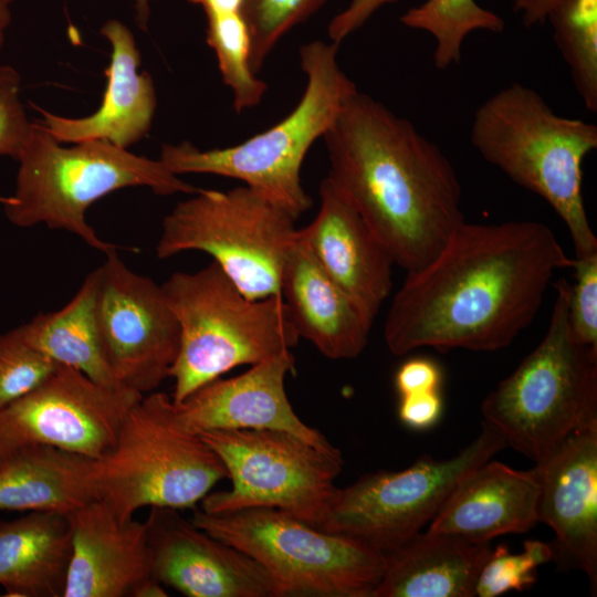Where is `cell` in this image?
I'll return each instance as SVG.
<instances>
[{"mask_svg": "<svg viewBox=\"0 0 597 597\" xmlns=\"http://www.w3.org/2000/svg\"><path fill=\"white\" fill-rule=\"evenodd\" d=\"M164 585L153 576L144 579L133 591L132 597H166Z\"/></svg>", "mask_w": 597, "mask_h": 597, "instance_id": "f35d334b", "label": "cell"}, {"mask_svg": "<svg viewBox=\"0 0 597 597\" xmlns=\"http://www.w3.org/2000/svg\"><path fill=\"white\" fill-rule=\"evenodd\" d=\"M565 0H514V9L526 27L545 23Z\"/></svg>", "mask_w": 597, "mask_h": 597, "instance_id": "74e56055", "label": "cell"}, {"mask_svg": "<svg viewBox=\"0 0 597 597\" xmlns=\"http://www.w3.org/2000/svg\"><path fill=\"white\" fill-rule=\"evenodd\" d=\"M72 548L67 515L0 521V586L11 597H63Z\"/></svg>", "mask_w": 597, "mask_h": 597, "instance_id": "d4e9b609", "label": "cell"}, {"mask_svg": "<svg viewBox=\"0 0 597 597\" xmlns=\"http://www.w3.org/2000/svg\"><path fill=\"white\" fill-rule=\"evenodd\" d=\"M523 552L512 554L504 544L492 548L483 563L474 596L498 597L512 590L522 591L537 579V568L555 557L547 543L525 541Z\"/></svg>", "mask_w": 597, "mask_h": 597, "instance_id": "4dcf8cb0", "label": "cell"}, {"mask_svg": "<svg viewBox=\"0 0 597 597\" xmlns=\"http://www.w3.org/2000/svg\"><path fill=\"white\" fill-rule=\"evenodd\" d=\"M21 76L10 65L0 66V156L18 159L31 132L20 98Z\"/></svg>", "mask_w": 597, "mask_h": 597, "instance_id": "836d02e7", "label": "cell"}, {"mask_svg": "<svg viewBox=\"0 0 597 597\" xmlns=\"http://www.w3.org/2000/svg\"><path fill=\"white\" fill-rule=\"evenodd\" d=\"M506 447L483 421L479 436L451 458L425 457L404 470L378 471L337 488L317 528L388 552L419 533L468 473Z\"/></svg>", "mask_w": 597, "mask_h": 597, "instance_id": "7c38bea8", "label": "cell"}, {"mask_svg": "<svg viewBox=\"0 0 597 597\" xmlns=\"http://www.w3.org/2000/svg\"><path fill=\"white\" fill-rule=\"evenodd\" d=\"M397 0H349L347 6L332 18L327 27L328 41L341 45L360 29L380 8Z\"/></svg>", "mask_w": 597, "mask_h": 597, "instance_id": "8d00e7d4", "label": "cell"}, {"mask_svg": "<svg viewBox=\"0 0 597 597\" xmlns=\"http://www.w3.org/2000/svg\"><path fill=\"white\" fill-rule=\"evenodd\" d=\"M338 45L314 40L300 48L305 88L293 111L243 143L201 150L189 142L164 144L159 160L175 175L210 174L240 180L295 220L312 207L301 170L310 148L358 88L342 70Z\"/></svg>", "mask_w": 597, "mask_h": 597, "instance_id": "277c9868", "label": "cell"}, {"mask_svg": "<svg viewBox=\"0 0 597 597\" xmlns=\"http://www.w3.org/2000/svg\"><path fill=\"white\" fill-rule=\"evenodd\" d=\"M294 222L284 209L248 186L199 189L164 217L156 255L205 252L248 298L275 296L297 238Z\"/></svg>", "mask_w": 597, "mask_h": 597, "instance_id": "30bf717a", "label": "cell"}, {"mask_svg": "<svg viewBox=\"0 0 597 597\" xmlns=\"http://www.w3.org/2000/svg\"><path fill=\"white\" fill-rule=\"evenodd\" d=\"M161 289L180 331L169 371L174 404L238 366L255 365L298 343L280 295L248 298L213 261L196 272H174Z\"/></svg>", "mask_w": 597, "mask_h": 597, "instance_id": "52a82bcc", "label": "cell"}, {"mask_svg": "<svg viewBox=\"0 0 597 597\" xmlns=\"http://www.w3.org/2000/svg\"><path fill=\"white\" fill-rule=\"evenodd\" d=\"M101 34L111 45V56L100 107L82 118L39 108L43 117L39 121L60 143L103 139L128 148L150 129L157 107L156 90L149 73L138 72L140 53L132 31L111 19L102 25Z\"/></svg>", "mask_w": 597, "mask_h": 597, "instance_id": "ffe728a7", "label": "cell"}, {"mask_svg": "<svg viewBox=\"0 0 597 597\" xmlns=\"http://www.w3.org/2000/svg\"><path fill=\"white\" fill-rule=\"evenodd\" d=\"M105 255L94 273L106 359L121 386L146 395L169 378L179 349V325L161 285L129 269L116 249Z\"/></svg>", "mask_w": 597, "mask_h": 597, "instance_id": "5bb4252c", "label": "cell"}, {"mask_svg": "<svg viewBox=\"0 0 597 597\" xmlns=\"http://www.w3.org/2000/svg\"><path fill=\"white\" fill-rule=\"evenodd\" d=\"M14 0H0V50L6 41V32L11 23V6Z\"/></svg>", "mask_w": 597, "mask_h": 597, "instance_id": "60d3db41", "label": "cell"}, {"mask_svg": "<svg viewBox=\"0 0 597 597\" xmlns=\"http://www.w3.org/2000/svg\"><path fill=\"white\" fill-rule=\"evenodd\" d=\"M294 367L295 357L287 350L238 376L214 379L174 404L176 418L197 434L211 430H280L329 447L332 443L318 430L301 420L289 400L285 378Z\"/></svg>", "mask_w": 597, "mask_h": 597, "instance_id": "e0dca14e", "label": "cell"}, {"mask_svg": "<svg viewBox=\"0 0 597 597\" xmlns=\"http://www.w3.org/2000/svg\"><path fill=\"white\" fill-rule=\"evenodd\" d=\"M326 178L407 273L428 264L464 220L443 151L408 119L357 91L324 134Z\"/></svg>", "mask_w": 597, "mask_h": 597, "instance_id": "7a4b0ae2", "label": "cell"}, {"mask_svg": "<svg viewBox=\"0 0 597 597\" xmlns=\"http://www.w3.org/2000/svg\"><path fill=\"white\" fill-rule=\"evenodd\" d=\"M159 0H134L135 22L144 32L148 30L150 4Z\"/></svg>", "mask_w": 597, "mask_h": 597, "instance_id": "ab89813d", "label": "cell"}, {"mask_svg": "<svg viewBox=\"0 0 597 597\" xmlns=\"http://www.w3.org/2000/svg\"><path fill=\"white\" fill-rule=\"evenodd\" d=\"M206 14V42L213 50L223 83L231 90L233 108L241 113L259 105L268 90L251 67V33L243 0H187Z\"/></svg>", "mask_w": 597, "mask_h": 597, "instance_id": "4316f807", "label": "cell"}, {"mask_svg": "<svg viewBox=\"0 0 597 597\" xmlns=\"http://www.w3.org/2000/svg\"><path fill=\"white\" fill-rule=\"evenodd\" d=\"M440 391H427L400 396L398 416L400 421L413 430L433 427L442 415Z\"/></svg>", "mask_w": 597, "mask_h": 597, "instance_id": "d590c367", "label": "cell"}, {"mask_svg": "<svg viewBox=\"0 0 597 597\" xmlns=\"http://www.w3.org/2000/svg\"><path fill=\"white\" fill-rule=\"evenodd\" d=\"M17 328L29 345L54 363L75 368L101 385L123 387L109 368L98 329L94 271L62 308L38 314Z\"/></svg>", "mask_w": 597, "mask_h": 597, "instance_id": "484cf974", "label": "cell"}, {"mask_svg": "<svg viewBox=\"0 0 597 597\" xmlns=\"http://www.w3.org/2000/svg\"><path fill=\"white\" fill-rule=\"evenodd\" d=\"M57 366L29 345L18 328L0 335V409L38 387Z\"/></svg>", "mask_w": 597, "mask_h": 597, "instance_id": "1f68e13d", "label": "cell"}, {"mask_svg": "<svg viewBox=\"0 0 597 597\" xmlns=\"http://www.w3.org/2000/svg\"><path fill=\"white\" fill-rule=\"evenodd\" d=\"M96 460L49 446L17 450L0 462V511L69 516L100 499Z\"/></svg>", "mask_w": 597, "mask_h": 597, "instance_id": "cb8c5ba5", "label": "cell"}, {"mask_svg": "<svg viewBox=\"0 0 597 597\" xmlns=\"http://www.w3.org/2000/svg\"><path fill=\"white\" fill-rule=\"evenodd\" d=\"M537 520L555 533L554 554L584 572L597 590V426L568 437L532 468Z\"/></svg>", "mask_w": 597, "mask_h": 597, "instance_id": "2e32d148", "label": "cell"}, {"mask_svg": "<svg viewBox=\"0 0 597 597\" xmlns=\"http://www.w3.org/2000/svg\"><path fill=\"white\" fill-rule=\"evenodd\" d=\"M17 161L14 191L3 201L9 221L20 228L44 224L67 231L104 253L117 247L102 240L86 221L87 209L97 200L127 187H148L161 196L199 190L159 159L135 155L107 140L64 147L40 121L32 122Z\"/></svg>", "mask_w": 597, "mask_h": 597, "instance_id": "5b68a950", "label": "cell"}, {"mask_svg": "<svg viewBox=\"0 0 597 597\" xmlns=\"http://www.w3.org/2000/svg\"><path fill=\"white\" fill-rule=\"evenodd\" d=\"M190 520L263 566L275 597H373L384 573V553L276 509H199Z\"/></svg>", "mask_w": 597, "mask_h": 597, "instance_id": "9c48e42d", "label": "cell"}, {"mask_svg": "<svg viewBox=\"0 0 597 597\" xmlns=\"http://www.w3.org/2000/svg\"><path fill=\"white\" fill-rule=\"evenodd\" d=\"M178 511L153 506L145 520L156 580L188 597H275L274 580L263 566Z\"/></svg>", "mask_w": 597, "mask_h": 597, "instance_id": "9a60e30c", "label": "cell"}, {"mask_svg": "<svg viewBox=\"0 0 597 597\" xmlns=\"http://www.w3.org/2000/svg\"><path fill=\"white\" fill-rule=\"evenodd\" d=\"M280 296L298 337L323 356L353 359L364 352L374 321L323 271L298 237L283 266Z\"/></svg>", "mask_w": 597, "mask_h": 597, "instance_id": "44dd1931", "label": "cell"}, {"mask_svg": "<svg viewBox=\"0 0 597 597\" xmlns=\"http://www.w3.org/2000/svg\"><path fill=\"white\" fill-rule=\"evenodd\" d=\"M490 543L417 533L385 552V567L373 597H472Z\"/></svg>", "mask_w": 597, "mask_h": 597, "instance_id": "603a6c76", "label": "cell"}, {"mask_svg": "<svg viewBox=\"0 0 597 597\" xmlns=\"http://www.w3.org/2000/svg\"><path fill=\"white\" fill-rule=\"evenodd\" d=\"M574 262L542 222L463 221L428 264L407 273L385 320L386 346L396 356L504 348L531 325L555 272Z\"/></svg>", "mask_w": 597, "mask_h": 597, "instance_id": "6da1fadb", "label": "cell"}, {"mask_svg": "<svg viewBox=\"0 0 597 597\" xmlns=\"http://www.w3.org/2000/svg\"><path fill=\"white\" fill-rule=\"evenodd\" d=\"M470 136L484 160L554 209L575 258L597 254L582 189L584 159L597 148L596 125L561 116L538 92L512 83L478 107Z\"/></svg>", "mask_w": 597, "mask_h": 597, "instance_id": "3957f363", "label": "cell"}, {"mask_svg": "<svg viewBox=\"0 0 597 597\" xmlns=\"http://www.w3.org/2000/svg\"><path fill=\"white\" fill-rule=\"evenodd\" d=\"M200 436L221 459L231 481L229 490L209 492L200 510L270 507L318 526L343 470L339 449L280 430H211Z\"/></svg>", "mask_w": 597, "mask_h": 597, "instance_id": "8fae6325", "label": "cell"}, {"mask_svg": "<svg viewBox=\"0 0 597 597\" xmlns=\"http://www.w3.org/2000/svg\"><path fill=\"white\" fill-rule=\"evenodd\" d=\"M441 381L439 365L427 357H413L404 362L395 375L399 396L440 390Z\"/></svg>", "mask_w": 597, "mask_h": 597, "instance_id": "e575fe53", "label": "cell"}, {"mask_svg": "<svg viewBox=\"0 0 597 597\" xmlns=\"http://www.w3.org/2000/svg\"><path fill=\"white\" fill-rule=\"evenodd\" d=\"M554 41L589 112L597 111V0H565L549 15Z\"/></svg>", "mask_w": 597, "mask_h": 597, "instance_id": "f1b7e54d", "label": "cell"}, {"mask_svg": "<svg viewBox=\"0 0 597 597\" xmlns=\"http://www.w3.org/2000/svg\"><path fill=\"white\" fill-rule=\"evenodd\" d=\"M69 520L72 548L63 597H132L151 576L145 521H122L101 499Z\"/></svg>", "mask_w": 597, "mask_h": 597, "instance_id": "d6986e66", "label": "cell"}, {"mask_svg": "<svg viewBox=\"0 0 597 597\" xmlns=\"http://www.w3.org/2000/svg\"><path fill=\"white\" fill-rule=\"evenodd\" d=\"M575 284H570L568 322L575 339L597 348V254L574 258Z\"/></svg>", "mask_w": 597, "mask_h": 597, "instance_id": "d6a6232c", "label": "cell"}, {"mask_svg": "<svg viewBox=\"0 0 597 597\" xmlns=\"http://www.w3.org/2000/svg\"><path fill=\"white\" fill-rule=\"evenodd\" d=\"M569 294L570 283L559 279L544 337L481 406L483 421L535 463L597 426V348L573 336Z\"/></svg>", "mask_w": 597, "mask_h": 597, "instance_id": "8992f818", "label": "cell"}, {"mask_svg": "<svg viewBox=\"0 0 597 597\" xmlns=\"http://www.w3.org/2000/svg\"><path fill=\"white\" fill-rule=\"evenodd\" d=\"M143 396L57 364L38 387L0 409V462L30 446L100 459L113 448L125 416Z\"/></svg>", "mask_w": 597, "mask_h": 597, "instance_id": "4fadbf2b", "label": "cell"}, {"mask_svg": "<svg viewBox=\"0 0 597 597\" xmlns=\"http://www.w3.org/2000/svg\"><path fill=\"white\" fill-rule=\"evenodd\" d=\"M538 482L534 471L486 461L468 473L430 521L427 532L490 543L525 533L537 522Z\"/></svg>", "mask_w": 597, "mask_h": 597, "instance_id": "7402d4cb", "label": "cell"}, {"mask_svg": "<svg viewBox=\"0 0 597 597\" xmlns=\"http://www.w3.org/2000/svg\"><path fill=\"white\" fill-rule=\"evenodd\" d=\"M327 0H243L251 33V67L258 74L276 44Z\"/></svg>", "mask_w": 597, "mask_h": 597, "instance_id": "f546056e", "label": "cell"}, {"mask_svg": "<svg viewBox=\"0 0 597 597\" xmlns=\"http://www.w3.org/2000/svg\"><path fill=\"white\" fill-rule=\"evenodd\" d=\"M400 22L434 38L433 62L440 70L460 62L463 42L470 33L478 30L500 33L505 27L500 15L475 0H425L407 10Z\"/></svg>", "mask_w": 597, "mask_h": 597, "instance_id": "83f0119b", "label": "cell"}, {"mask_svg": "<svg viewBox=\"0 0 597 597\" xmlns=\"http://www.w3.org/2000/svg\"><path fill=\"white\" fill-rule=\"evenodd\" d=\"M226 478L218 454L178 422L171 397L156 390L128 410L115 444L96 460L100 499L122 521L146 506L190 509Z\"/></svg>", "mask_w": 597, "mask_h": 597, "instance_id": "ba28073f", "label": "cell"}, {"mask_svg": "<svg viewBox=\"0 0 597 597\" xmlns=\"http://www.w3.org/2000/svg\"><path fill=\"white\" fill-rule=\"evenodd\" d=\"M315 218L297 229L323 271L374 321L392 289L394 258L354 207L325 177Z\"/></svg>", "mask_w": 597, "mask_h": 597, "instance_id": "ac0fdd59", "label": "cell"}]
</instances>
